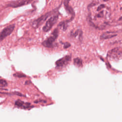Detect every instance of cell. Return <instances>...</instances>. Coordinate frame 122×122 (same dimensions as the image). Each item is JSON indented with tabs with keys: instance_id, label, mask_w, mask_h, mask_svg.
<instances>
[{
	"instance_id": "11",
	"label": "cell",
	"mask_w": 122,
	"mask_h": 122,
	"mask_svg": "<svg viewBox=\"0 0 122 122\" xmlns=\"http://www.w3.org/2000/svg\"><path fill=\"white\" fill-rule=\"evenodd\" d=\"M70 35L71 37L76 38L78 37L79 40L81 41L82 38V30L81 29H78L75 31H72L70 33Z\"/></svg>"
},
{
	"instance_id": "2",
	"label": "cell",
	"mask_w": 122,
	"mask_h": 122,
	"mask_svg": "<svg viewBox=\"0 0 122 122\" xmlns=\"http://www.w3.org/2000/svg\"><path fill=\"white\" fill-rule=\"evenodd\" d=\"M59 36V30L58 28L55 29L50 36L45 39L42 42V45L46 48H52L54 43Z\"/></svg>"
},
{
	"instance_id": "7",
	"label": "cell",
	"mask_w": 122,
	"mask_h": 122,
	"mask_svg": "<svg viewBox=\"0 0 122 122\" xmlns=\"http://www.w3.org/2000/svg\"><path fill=\"white\" fill-rule=\"evenodd\" d=\"M71 59V56L70 55H66L63 58L58 60L55 62V64L57 68H62L65 66L70 62Z\"/></svg>"
},
{
	"instance_id": "8",
	"label": "cell",
	"mask_w": 122,
	"mask_h": 122,
	"mask_svg": "<svg viewBox=\"0 0 122 122\" xmlns=\"http://www.w3.org/2000/svg\"><path fill=\"white\" fill-rule=\"evenodd\" d=\"M70 1V0H64L63 5L66 11L71 15V18L69 19L71 22L74 19L75 16V13L73 8L69 5Z\"/></svg>"
},
{
	"instance_id": "5",
	"label": "cell",
	"mask_w": 122,
	"mask_h": 122,
	"mask_svg": "<svg viewBox=\"0 0 122 122\" xmlns=\"http://www.w3.org/2000/svg\"><path fill=\"white\" fill-rule=\"evenodd\" d=\"M32 0H17L12 1L6 5L7 7L18 8L30 3Z\"/></svg>"
},
{
	"instance_id": "15",
	"label": "cell",
	"mask_w": 122,
	"mask_h": 122,
	"mask_svg": "<svg viewBox=\"0 0 122 122\" xmlns=\"http://www.w3.org/2000/svg\"><path fill=\"white\" fill-rule=\"evenodd\" d=\"M13 76L16 77H18V78H22V77H26V75H24V74L21 73H19V72H17L16 73H14L13 74Z\"/></svg>"
},
{
	"instance_id": "13",
	"label": "cell",
	"mask_w": 122,
	"mask_h": 122,
	"mask_svg": "<svg viewBox=\"0 0 122 122\" xmlns=\"http://www.w3.org/2000/svg\"><path fill=\"white\" fill-rule=\"evenodd\" d=\"M73 63L75 66H76L77 67H81L82 66V60L79 58H75L73 60Z\"/></svg>"
},
{
	"instance_id": "14",
	"label": "cell",
	"mask_w": 122,
	"mask_h": 122,
	"mask_svg": "<svg viewBox=\"0 0 122 122\" xmlns=\"http://www.w3.org/2000/svg\"><path fill=\"white\" fill-rule=\"evenodd\" d=\"M7 81L4 79H0V87H4L7 86Z\"/></svg>"
},
{
	"instance_id": "6",
	"label": "cell",
	"mask_w": 122,
	"mask_h": 122,
	"mask_svg": "<svg viewBox=\"0 0 122 122\" xmlns=\"http://www.w3.org/2000/svg\"><path fill=\"white\" fill-rule=\"evenodd\" d=\"M108 56L112 60H116L122 58V49L115 48L108 52Z\"/></svg>"
},
{
	"instance_id": "1",
	"label": "cell",
	"mask_w": 122,
	"mask_h": 122,
	"mask_svg": "<svg viewBox=\"0 0 122 122\" xmlns=\"http://www.w3.org/2000/svg\"><path fill=\"white\" fill-rule=\"evenodd\" d=\"M59 9V7L57 8L56 9H54L51 11H49L47 13H46L45 14L41 15V17H40L39 18H37L36 20H33V21L31 22V24L33 27L36 28L39 27L40 25H41L43 23H44V22L50 17L52 15H53V14H55L56 12H57L58 10Z\"/></svg>"
},
{
	"instance_id": "10",
	"label": "cell",
	"mask_w": 122,
	"mask_h": 122,
	"mask_svg": "<svg viewBox=\"0 0 122 122\" xmlns=\"http://www.w3.org/2000/svg\"><path fill=\"white\" fill-rule=\"evenodd\" d=\"M117 35L116 32L113 31H106L103 33L100 36V39L102 40H106L111 39Z\"/></svg>"
},
{
	"instance_id": "3",
	"label": "cell",
	"mask_w": 122,
	"mask_h": 122,
	"mask_svg": "<svg viewBox=\"0 0 122 122\" xmlns=\"http://www.w3.org/2000/svg\"><path fill=\"white\" fill-rule=\"evenodd\" d=\"M59 14L60 13L58 11L55 14L51 16V17L47 20L45 24L42 28V30L44 32H48L52 28L58 21Z\"/></svg>"
},
{
	"instance_id": "4",
	"label": "cell",
	"mask_w": 122,
	"mask_h": 122,
	"mask_svg": "<svg viewBox=\"0 0 122 122\" xmlns=\"http://www.w3.org/2000/svg\"><path fill=\"white\" fill-rule=\"evenodd\" d=\"M15 27V24H12L4 28L0 32V42L13 32Z\"/></svg>"
},
{
	"instance_id": "9",
	"label": "cell",
	"mask_w": 122,
	"mask_h": 122,
	"mask_svg": "<svg viewBox=\"0 0 122 122\" xmlns=\"http://www.w3.org/2000/svg\"><path fill=\"white\" fill-rule=\"evenodd\" d=\"M15 105L18 107L23 109L31 108L33 106H31V104L28 102H24L20 100H18L15 102Z\"/></svg>"
},
{
	"instance_id": "16",
	"label": "cell",
	"mask_w": 122,
	"mask_h": 122,
	"mask_svg": "<svg viewBox=\"0 0 122 122\" xmlns=\"http://www.w3.org/2000/svg\"><path fill=\"white\" fill-rule=\"evenodd\" d=\"M63 44H64L63 47H64V49L68 48H69V47H70V46H71V44H70L69 42H67L64 43H63Z\"/></svg>"
},
{
	"instance_id": "12",
	"label": "cell",
	"mask_w": 122,
	"mask_h": 122,
	"mask_svg": "<svg viewBox=\"0 0 122 122\" xmlns=\"http://www.w3.org/2000/svg\"><path fill=\"white\" fill-rule=\"evenodd\" d=\"M70 22H69V21L67 20H63L61 22H60L59 23V24H58V26L61 28L63 30L65 31L68 28V24Z\"/></svg>"
}]
</instances>
